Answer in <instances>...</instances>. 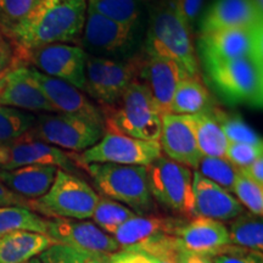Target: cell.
<instances>
[{"mask_svg": "<svg viewBox=\"0 0 263 263\" xmlns=\"http://www.w3.org/2000/svg\"><path fill=\"white\" fill-rule=\"evenodd\" d=\"M87 0H41L25 20L5 35L21 62L25 52L54 43L76 44L82 38ZM22 65V64H21Z\"/></svg>", "mask_w": 263, "mask_h": 263, "instance_id": "1", "label": "cell"}, {"mask_svg": "<svg viewBox=\"0 0 263 263\" xmlns=\"http://www.w3.org/2000/svg\"><path fill=\"white\" fill-rule=\"evenodd\" d=\"M105 132L123 134L140 140L159 141L161 115L150 91L140 81H134L120 100L101 106Z\"/></svg>", "mask_w": 263, "mask_h": 263, "instance_id": "2", "label": "cell"}, {"mask_svg": "<svg viewBox=\"0 0 263 263\" xmlns=\"http://www.w3.org/2000/svg\"><path fill=\"white\" fill-rule=\"evenodd\" d=\"M145 51L147 57L177 62L190 77L199 76V60L192 42L190 28L164 0L151 14Z\"/></svg>", "mask_w": 263, "mask_h": 263, "instance_id": "3", "label": "cell"}, {"mask_svg": "<svg viewBox=\"0 0 263 263\" xmlns=\"http://www.w3.org/2000/svg\"><path fill=\"white\" fill-rule=\"evenodd\" d=\"M207 80L217 94L232 105L263 106V60L241 59L202 62Z\"/></svg>", "mask_w": 263, "mask_h": 263, "instance_id": "4", "label": "cell"}, {"mask_svg": "<svg viewBox=\"0 0 263 263\" xmlns=\"http://www.w3.org/2000/svg\"><path fill=\"white\" fill-rule=\"evenodd\" d=\"M87 171L103 196L122 203L137 215H146L155 207L147 184L146 167L88 163Z\"/></svg>", "mask_w": 263, "mask_h": 263, "instance_id": "5", "label": "cell"}, {"mask_svg": "<svg viewBox=\"0 0 263 263\" xmlns=\"http://www.w3.org/2000/svg\"><path fill=\"white\" fill-rule=\"evenodd\" d=\"M99 195L87 182L73 173L58 170L48 193L31 200V210L48 218H91Z\"/></svg>", "mask_w": 263, "mask_h": 263, "instance_id": "6", "label": "cell"}, {"mask_svg": "<svg viewBox=\"0 0 263 263\" xmlns=\"http://www.w3.org/2000/svg\"><path fill=\"white\" fill-rule=\"evenodd\" d=\"M146 173L154 200L186 218L194 217L192 170L161 155L146 167Z\"/></svg>", "mask_w": 263, "mask_h": 263, "instance_id": "7", "label": "cell"}, {"mask_svg": "<svg viewBox=\"0 0 263 263\" xmlns=\"http://www.w3.org/2000/svg\"><path fill=\"white\" fill-rule=\"evenodd\" d=\"M29 132L38 140L58 149L83 153L103 138L105 128L73 115L52 112L37 116Z\"/></svg>", "mask_w": 263, "mask_h": 263, "instance_id": "8", "label": "cell"}, {"mask_svg": "<svg viewBox=\"0 0 263 263\" xmlns=\"http://www.w3.org/2000/svg\"><path fill=\"white\" fill-rule=\"evenodd\" d=\"M88 55L76 44L54 43L25 52L21 64L49 77L65 81L83 91Z\"/></svg>", "mask_w": 263, "mask_h": 263, "instance_id": "9", "label": "cell"}, {"mask_svg": "<svg viewBox=\"0 0 263 263\" xmlns=\"http://www.w3.org/2000/svg\"><path fill=\"white\" fill-rule=\"evenodd\" d=\"M162 155L159 141L140 140L106 132L95 145L81 154L80 161L88 163H114L147 167Z\"/></svg>", "mask_w": 263, "mask_h": 263, "instance_id": "10", "label": "cell"}, {"mask_svg": "<svg viewBox=\"0 0 263 263\" xmlns=\"http://www.w3.org/2000/svg\"><path fill=\"white\" fill-rule=\"evenodd\" d=\"M201 62L241 59L263 60V27L232 28L201 34L199 39Z\"/></svg>", "mask_w": 263, "mask_h": 263, "instance_id": "11", "label": "cell"}, {"mask_svg": "<svg viewBox=\"0 0 263 263\" xmlns=\"http://www.w3.org/2000/svg\"><path fill=\"white\" fill-rule=\"evenodd\" d=\"M31 164H49L74 172L76 163L64 150L38 140L27 132L17 139L0 144V170H15Z\"/></svg>", "mask_w": 263, "mask_h": 263, "instance_id": "12", "label": "cell"}, {"mask_svg": "<svg viewBox=\"0 0 263 263\" xmlns=\"http://www.w3.org/2000/svg\"><path fill=\"white\" fill-rule=\"evenodd\" d=\"M29 73L48 99L55 112L85 118L91 123L105 128L100 107H98L93 100L87 97V94L67 82L43 74L33 67H29Z\"/></svg>", "mask_w": 263, "mask_h": 263, "instance_id": "13", "label": "cell"}, {"mask_svg": "<svg viewBox=\"0 0 263 263\" xmlns=\"http://www.w3.org/2000/svg\"><path fill=\"white\" fill-rule=\"evenodd\" d=\"M54 244L112 255L120 250L112 235L104 233L93 222L83 219L47 218V234Z\"/></svg>", "mask_w": 263, "mask_h": 263, "instance_id": "14", "label": "cell"}, {"mask_svg": "<svg viewBox=\"0 0 263 263\" xmlns=\"http://www.w3.org/2000/svg\"><path fill=\"white\" fill-rule=\"evenodd\" d=\"M159 144L164 156L190 170H196L202 159L194 133L192 116L173 114L161 116Z\"/></svg>", "mask_w": 263, "mask_h": 263, "instance_id": "15", "label": "cell"}, {"mask_svg": "<svg viewBox=\"0 0 263 263\" xmlns=\"http://www.w3.org/2000/svg\"><path fill=\"white\" fill-rule=\"evenodd\" d=\"M185 70L177 62L155 57L143 59L139 80L149 89L161 116L171 114V103L177 87L188 77Z\"/></svg>", "mask_w": 263, "mask_h": 263, "instance_id": "16", "label": "cell"}, {"mask_svg": "<svg viewBox=\"0 0 263 263\" xmlns=\"http://www.w3.org/2000/svg\"><path fill=\"white\" fill-rule=\"evenodd\" d=\"M201 34L232 28L263 27L254 0H215L201 20Z\"/></svg>", "mask_w": 263, "mask_h": 263, "instance_id": "17", "label": "cell"}, {"mask_svg": "<svg viewBox=\"0 0 263 263\" xmlns=\"http://www.w3.org/2000/svg\"><path fill=\"white\" fill-rule=\"evenodd\" d=\"M194 216H202L216 221H232L244 212L236 197L217 185L197 171L193 172Z\"/></svg>", "mask_w": 263, "mask_h": 263, "instance_id": "18", "label": "cell"}, {"mask_svg": "<svg viewBox=\"0 0 263 263\" xmlns=\"http://www.w3.org/2000/svg\"><path fill=\"white\" fill-rule=\"evenodd\" d=\"M0 105L28 112H55L41 88L32 78L29 67L25 65L6 73L5 84L0 89Z\"/></svg>", "mask_w": 263, "mask_h": 263, "instance_id": "19", "label": "cell"}, {"mask_svg": "<svg viewBox=\"0 0 263 263\" xmlns=\"http://www.w3.org/2000/svg\"><path fill=\"white\" fill-rule=\"evenodd\" d=\"M173 236L178 238L185 249L207 255L229 244L228 228L224 223L202 216L182 218Z\"/></svg>", "mask_w": 263, "mask_h": 263, "instance_id": "20", "label": "cell"}, {"mask_svg": "<svg viewBox=\"0 0 263 263\" xmlns=\"http://www.w3.org/2000/svg\"><path fill=\"white\" fill-rule=\"evenodd\" d=\"M134 27L118 24L87 9L82 38L88 47L103 52L122 51L133 38Z\"/></svg>", "mask_w": 263, "mask_h": 263, "instance_id": "21", "label": "cell"}, {"mask_svg": "<svg viewBox=\"0 0 263 263\" xmlns=\"http://www.w3.org/2000/svg\"><path fill=\"white\" fill-rule=\"evenodd\" d=\"M58 170V167L49 164H31L9 171L0 170V182L25 199L37 200L50 189Z\"/></svg>", "mask_w": 263, "mask_h": 263, "instance_id": "22", "label": "cell"}, {"mask_svg": "<svg viewBox=\"0 0 263 263\" xmlns=\"http://www.w3.org/2000/svg\"><path fill=\"white\" fill-rule=\"evenodd\" d=\"M182 218L153 215H136L128 219L112 235L120 248L128 249L160 234L173 235Z\"/></svg>", "mask_w": 263, "mask_h": 263, "instance_id": "23", "label": "cell"}, {"mask_svg": "<svg viewBox=\"0 0 263 263\" xmlns=\"http://www.w3.org/2000/svg\"><path fill=\"white\" fill-rule=\"evenodd\" d=\"M54 244L45 234L12 232L0 238V263H26Z\"/></svg>", "mask_w": 263, "mask_h": 263, "instance_id": "24", "label": "cell"}, {"mask_svg": "<svg viewBox=\"0 0 263 263\" xmlns=\"http://www.w3.org/2000/svg\"><path fill=\"white\" fill-rule=\"evenodd\" d=\"M190 116L197 146L202 157H224L228 141L216 116L215 106L205 112Z\"/></svg>", "mask_w": 263, "mask_h": 263, "instance_id": "25", "label": "cell"}, {"mask_svg": "<svg viewBox=\"0 0 263 263\" xmlns=\"http://www.w3.org/2000/svg\"><path fill=\"white\" fill-rule=\"evenodd\" d=\"M213 107L211 94L200 80L199 76L190 77L188 76L180 81L174 91L172 103H171V114L173 115H196L211 110Z\"/></svg>", "mask_w": 263, "mask_h": 263, "instance_id": "26", "label": "cell"}, {"mask_svg": "<svg viewBox=\"0 0 263 263\" xmlns=\"http://www.w3.org/2000/svg\"><path fill=\"white\" fill-rule=\"evenodd\" d=\"M143 57H133L126 61H108L104 83L101 106H110L120 100L134 81L139 80Z\"/></svg>", "mask_w": 263, "mask_h": 263, "instance_id": "27", "label": "cell"}, {"mask_svg": "<svg viewBox=\"0 0 263 263\" xmlns=\"http://www.w3.org/2000/svg\"><path fill=\"white\" fill-rule=\"evenodd\" d=\"M229 244L252 250L263 251V222L262 217L250 212H242L230 221L228 228Z\"/></svg>", "mask_w": 263, "mask_h": 263, "instance_id": "28", "label": "cell"}, {"mask_svg": "<svg viewBox=\"0 0 263 263\" xmlns=\"http://www.w3.org/2000/svg\"><path fill=\"white\" fill-rule=\"evenodd\" d=\"M20 230L47 234V218L26 207H0V234Z\"/></svg>", "mask_w": 263, "mask_h": 263, "instance_id": "29", "label": "cell"}, {"mask_svg": "<svg viewBox=\"0 0 263 263\" xmlns=\"http://www.w3.org/2000/svg\"><path fill=\"white\" fill-rule=\"evenodd\" d=\"M136 215L137 213H134L122 203L108 199L106 196L99 195L98 203L95 206L91 218H93L94 224L99 227L104 233L114 235L124 222Z\"/></svg>", "mask_w": 263, "mask_h": 263, "instance_id": "30", "label": "cell"}, {"mask_svg": "<svg viewBox=\"0 0 263 263\" xmlns=\"http://www.w3.org/2000/svg\"><path fill=\"white\" fill-rule=\"evenodd\" d=\"M87 9L132 27L136 26L139 17L138 0H87Z\"/></svg>", "mask_w": 263, "mask_h": 263, "instance_id": "31", "label": "cell"}, {"mask_svg": "<svg viewBox=\"0 0 263 263\" xmlns=\"http://www.w3.org/2000/svg\"><path fill=\"white\" fill-rule=\"evenodd\" d=\"M37 116L28 111L0 105V144L22 137L33 128Z\"/></svg>", "mask_w": 263, "mask_h": 263, "instance_id": "32", "label": "cell"}, {"mask_svg": "<svg viewBox=\"0 0 263 263\" xmlns=\"http://www.w3.org/2000/svg\"><path fill=\"white\" fill-rule=\"evenodd\" d=\"M42 263H111V255L52 244L38 256Z\"/></svg>", "mask_w": 263, "mask_h": 263, "instance_id": "33", "label": "cell"}, {"mask_svg": "<svg viewBox=\"0 0 263 263\" xmlns=\"http://www.w3.org/2000/svg\"><path fill=\"white\" fill-rule=\"evenodd\" d=\"M217 185L232 193L239 168L230 163L226 157H202L195 170Z\"/></svg>", "mask_w": 263, "mask_h": 263, "instance_id": "34", "label": "cell"}, {"mask_svg": "<svg viewBox=\"0 0 263 263\" xmlns=\"http://www.w3.org/2000/svg\"><path fill=\"white\" fill-rule=\"evenodd\" d=\"M178 238L168 234H160L128 248L146 255L153 263H176V249Z\"/></svg>", "mask_w": 263, "mask_h": 263, "instance_id": "35", "label": "cell"}, {"mask_svg": "<svg viewBox=\"0 0 263 263\" xmlns=\"http://www.w3.org/2000/svg\"><path fill=\"white\" fill-rule=\"evenodd\" d=\"M215 112L228 143L263 144L262 137L240 116H230L217 107Z\"/></svg>", "mask_w": 263, "mask_h": 263, "instance_id": "36", "label": "cell"}, {"mask_svg": "<svg viewBox=\"0 0 263 263\" xmlns=\"http://www.w3.org/2000/svg\"><path fill=\"white\" fill-rule=\"evenodd\" d=\"M110 59L101 57H88L85 64L84 93L99 104L103 103L104 83Z\"/></svg>", "mask_w": 263, "mask_h": 263, "instance_id": "37", "label": "cell"}, {"mask_svg": "<svg viewBox=\"0 0 263 263\" xmlns=\"http://www.w3.org/2000/svg\"><path fill=\"white\" fill-rule=\"evenodd\" d=\"M41 0H0V32L8 33L25 20Z\"/></svg>", "mask_w": 263, "mask_h": 263, "instance_id": "38", "label": "cell"}, {"mask_svg": "<svg viewBox=\"0 0 263 263\" xmlns=\"http://www.w3.org/2000/svg\"><path fill=\"white\" fill-rule=\"evenodd\" d=\"M232 193L235 194L236 200L246 207L250 213L262 217L263 215V186L251 182V180L238 173Z\"/></svg>", "mask_w": 263, "mask_h": 263, "instance_id": "39", "label": "cell"}, {"mask_svg": "<svg viewBox=\"0 0 263 263\" xmlns=\"http://www.w3.org/2000/svg\"><path fill=\"white\" fill-rule=\"evenodd\" d=\"M224 157L238 168H242L263 157V144L228 143Z\"/></svg>", "mask_w": 263, "mask_h": 263, "instance_id": "40", "label": "cell"}, {"mask_svg": "<svg viewBox=\"0 0 263 263\" xmlns=\"http://www.w3.org/2000/svg\"><path fill=\"white\" fill-rule=\"evenodd\" d=\"M213 263H263L262 252L228 244L211 255Z\"/></svg>", "mask_w": 263, "mask_h": 263, "instance_id": "41", "label": "cell"}, {"mask_svg": "<svg viewBox=\"0 0 263 263\" xmlns=\"http://www.w3.org/2000/svg\"><path fill=\"white\" fill-rule=\"evenodd\" d=\"M164 2L189 28H192L196 22L203 5V0H164Z\"/></svg>", "mask_w": 263, "mask_h": 263, "instance_id": "42", "label": "cell"}, {"mask_svg": "<svg viewBox=\"0 0 263 263\" xmlns=\"http://www.w3.org/2000/svg\"><path fill=\"white\" fill-rule=\"evenodd\" d=\"M18 66L24 65H21V62L16 57L14 45L0 32V73L14 70Z\"/></svg>", "mask_w": 263, "mask_h": 263, "instance_id": "43", "label": "cell"}, {"mask_svg": "<svg viewBox=\"0 0 263 263\" xmlns=\"http://www.w3.org/2000/svg\"><path fill=\"white\" fill-rule=\"evenodd\" d=\"M174 259H176V263H213L211 255L201 254V252H195L185 249L180 244V241H178V245H177Z\"/></svg>", "mask_w": 263, "mask_h": 263, "instance_id": "44", "label": "cell"}, {"mask_svg": "<svg viewBox=\"0 0 263 263\" xmlns=\"http://www.w3.org/2000/svg\"><path fill=\"white\" fill-rule=\"evenodd\" d=\"M4 206H20L31 210V200H27L17 195V194L12 193L0 182V207Z\"/></svg>", "mask_w": 263, "mask_h": 263, "instance_id": "45", "label": "cell"}, {"mask_svg": "<svg viewBox=\"0 0 263 263\" xmlns=\"http://www.w3.org/2000/svg\"><path fill=\"white\" fill-rule=\"evenodd\" d=\"M239 172L251 182L256 183L259 186H263V157H259L246 167L239 168Z\"/></svg>", "mask_w": 263, "mask_h": 263, "instance_id": "46", "label": "cell"}, {"mask_svg": "<svg viewBox=\"0 0 263 263\" xmlns=\"http://www.w3.org/2000/svg\"><path fill=\"white\" fill-rule=\"evenodd\" d=\"M254 3H255V6L257 8L258 11L263 14V0H254Z\"/></svg>", "mask_w": 263, "mask_h": 263, "instance_id": "47", "label": "cell"}, {"mask_svg": "<svg viewBox=\"0 0 263 263\" xmlns=\"http://www.w3.org/2000/svg\"><path fill=\"white\" fill-rule=\"evenodd\" d=\"M6 73H8V72H5V73H0V89H2V88L4 87V84H5Z\"/></svg>", "mask_w": 263, "mask_h": 263, "instance_id": "48", "label": "cell"}, {"mask_svg": "<svg viewBox=\"0 0 263 263\" xmlns=\"http://www.w3.org/2000/svg\"><path fill=\"white\" fill-rule=\"evenodd\" d=\"M26 263H42V262H41V259H39L38 257H34V258L29 259V261L26 262Z\"/></svg>", "mask_w": 263, "mask_h": 263, "instance_id": "49", "label": "cell"}, {"mask_svg": "<svg viewBox=\"0 0 263 263\" xmlns=\"http://www.w3.org/2000/svg\"><path fill=\"white\" fill-rule=\"evenodd\" d=\"M2 236H3V234H0V238H2Z\"/></svg>", "mask_w": 263, "mask_h": 263, "instance_id": "50", "label": "cell"}]
</instances>
